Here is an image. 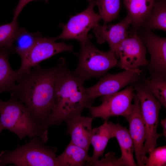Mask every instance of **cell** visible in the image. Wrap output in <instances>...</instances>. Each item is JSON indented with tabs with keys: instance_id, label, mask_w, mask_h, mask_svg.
Returning a JSON list of instances; mask_svg holds the SVG:
<instances>
[{
	"instance_id": "obj_1",
	"label": "cell",
	"mask_w": 166,
	"mask_h": 166,
	"mask_svg": "<svg viewBox=\"0 0 166 166\" xmlns=\"http://www.w3.org/2000/svg\"><path fill=\"white\" fill-rule=\"evenodd\" d=\"M58 70V64L51 68H43L39 65L33 67L21 75L11 94V97L25 105L36 122L45 126L54 107Z\"/></svg>"
},
{
	"instance_id": "obj_2",
	"label": "cell",
	"mask_w": 166,
	"mask_h": 166,
	"mask_svg": "<svg viewBox=\"0 0 166 166\" xmlns=\"http://www.w3.org/2000/svg\"><path fill=\"white\" fill-rule=\"evenodd\" d=\"M55 88V106L45 126L60 125L73 116L81 114L93 101L84 86V81L69 69L65 60L61 58Z\"/></svg>"
},
{
	"instance_id": "obj_3",
	"label": "cell",
	"mask_w": 166,
	"mask_h": 166,
	"mask_svg": "<svg viewBox=\"0 0 166 166\" xmlns=\"http://www.w3.org/2000/svg\"><path fill=\"white\" fill-rule=\"evenodd\" d=\"M0 125L2 130H9L20 140L28 136L39 137L45 143L48 140V128L36 122L25 105L12 97L0 100Z\"/></svg>"
},
{
	"instance_id": "obj_4",
	"label": "cell",
	"mask_w": 166,
	"mask_h": 166,
	"mask_svg": "<svg viewBox=\"0 0 166 166\" xmlns=\"http://www.w3.org/2000/svg\"><path fill=\"white\" fill-rule=\"evenodd\" d=\"M40 138L33 137L23 145L0 154V166L14 164L16 166H56L57 148L45 145Z\"/></svg>"
},
{
	"instance_id": "obj_5",
	"label": "cell",
	"mask_w": 166,
	"mask_h": 166,
	"mask_svg": "<svg viewBox=\"0 0 166 166\" xmlns=\"http://www.w3.org/2000/svg\"><path fill=\"white\" fill-rule=\"evenodd\" d=\"M81 45L80 51L75 53L78 64L72 72L84 81L92 78H101L111 68L118 66L117 59L110 50H100L90 41Z\"/></svg>"
},
{
	"instance_id": "obj_6",
	"label": "cell",
	"mask_w": 166,
	"mask_h": 166,
	"mask_svg": "<svg viewBox=\"0 0 166 166\" xmlns=\"http://www.w3.org/2000/svg\"><path fill=\"white\" fill-rule=\"evenodd\" d=\"M144 79L143 78L133 84L147 130L146 138L140 153L142 162L147 153L156 147L157 140L162 136L157 132L161 105L148 89Z\"/></svg>"
},
{
	"instance_id": "obj_7",
	"label": "cell",
	"mask_w": 166,
	"mask_h": 166,
	"mask_svg": "<svg viewBox=\"0 0 166 166\" xmlns=\"http://www.w3.org/2000/svg\"><path fill=\"white\" fill-rule=\"evenodd\" d=\"M136 94L133 84L123 90L101 96V104L87 107L93 118L99 117L107 121L112 116H122L126 118L131 113L133 106L132 101Z\"/></svg>"
},
{
	"instance_id": "obj_8",
	"label": "cell",
	"mask_w": 166,
	"mask_h": 166,
	"mask_svg": "<svg viewBox=\"0 0 166 166\" xmlns=\"http://www.w3.org/2000/svg\"><path fill=\"white\" fill-rule=\"evenodd\" d=\"M89 2L87 8L81 12L71 16L65 24L61 23L60 26L63 30L61 34L55 38L56 40L75 39L81 45L90 41L92 36L89 34V31L99 24L101 18L93 10L96 5L95 0H87Z\"/></svg>"
},
{
	"instance_id": "obj_9",
	"label": "cell",
	"mask_w": 166,
	"mask_h": 166,
	"mask_svg": "<svg viewBox=\"0 0 166 166\" xmlns=\"http://www.w3.org/2000/svg\"><path fill=\"white\" fill-rule=\"evenodd\" d=\"M55 38L42 36L34 46L21 57V64L17 70L21 75L52 56L65 51H72L73 45L64 42H57Z\"/></svg>"
},
{
	"instance_id": "obj_10",
	"label": "cell",
	"mask_w": 166,
	"mask_h": 166,
	"mask_svg": "<svg viewBox=\"0 0 166 166\" xmlns=\"http://www.w3.org/2000/svg\"><path fill=\"white\" fill-rule=\"evenodd\" d=\"M143 70L141 69L124 70L116 73L106 74L100 78L98 82L85 89L93 101L96 98L119 91L129 85L140 80Z\"/></svg>"
},
{
	"instance_id": "obj_11",
	"label": "cell",
	"mask_w": 166,
	"mask_h": 166,
	"mask_svg": "<svg viewBox=\"0 0 166 166\" xmlns=\"http://www.w3.org/2000/svg\"><path fill=\"white\" fill-rule=\"evenodd\" d=\"M146 49L141 38L134 31L121 43L118 50V66L124 70L140 69L147 66Z\"/></svg>"
},
{
	"instance_id": "obj_12",
	"label": "cell",
	"mask_w": 166,
	"mask_h": 166,
	"mask_svg": "<svg viewBox=\"0 0 166 166\" xmlns=\"http://www.w3.org/2000/svg\"><path fill=\"white\" fill-rule=\"evenodd\" d=\"M139 36L150 56L147 65L150 74L166 77V38L146 29Z\"/></svg>"
},
{
	"instance_id": "obj_13",
	"label": "cell",
	"mask_w": 166,
	"mask_h": 166,
	"mask_svg": "<svg viewBox=\"0 0 166 166\" xmlns=\"http://www.w3.org/2000/svg\"><path fill=\"white\" fill-rule=\"evenodd\" d=\"M131 20L127 15L119 22L107 25H98L93 28V32L97 39V42L101 44L107 42L109 43L110 50L118 58V50L121 42L128 36V29L131 24Z\"/></svg>"
},
{
	"instance_id": "obj_14",
	"label": "cell",
	"mask_w": 166,
	"mask_h": 166,
	"mask_svg": "<svg viewBox=\"0 0 166 166\" xmlns=\"http://www.w3.org/2000/svg\"><path fill=\"white\" fill-rule=\"evenodd\" d=\"M132 111L126 118L129 124V132L132 139L136 164L144 166L140 158V153L147 136V130L143 117L139 99L135 94Z\"/></svg>"
},
{
	"instance_id": "obj_15",
	"label": "cell",
	"mask_w": 166,
	"mask_h": 166,
	"mask_svg": "<svg viewBox=\"0 0 166 166\" xmlns=\"http://www.w3.org/2000/svg\"><path fill=\"white\" fill-rule=\"evenodd\" d=\"M93 118L78 114L71 117L65 122L67 126L66 133L71 137L70 141L88 151L93 128Z\"/></svg>"
},
{
	"instance_id": "obj_16",
	"label": "cell",
	"mask_w": 166,
	"mask_h": 166,
	"mask_svg": "<svg viewBox=\"0 0 166 166\" xmlns=\"http://www.w3.org/2000/svg\"><path fill=\"white\" fill-rule=\"evenodd\" d=\"M115 124L108 121L93 128L90 142L93 147V153L90 162L86 165L91 166L93 162L103 156L109 140L115 137Z\"/></svg>"
},
{
	"instance_id": "obj_17",
	"label": "cell",
	"mask_w": 166,
	"mask_h": 166,
	"mask_svg": "<svg viewBox=\"0 0 166 166\" xmlns=\"http://www.w3.org/2000/svg\"><path fill=\"white\" fill-rule=\"evenodd\" d=\"M154 0H123L134 31H137L149 18Z\"/></svg>"
},
{
	"instance_id": "obj_18",
	"label": "cell",
	"mask_w": 166,
	"mask_h": 166,
	"mask_svg": "<svg viewBox=\"0 0 166 166\" xmlns=\"http://www.w3.org/2000/svg\"><path fill=\"white\" fill-rule=\"evenodd\" d=\"M12 53L6 48L0 50V94L6 91H12L21 75L11 67L9 57Z\"/></svg>"
},
{
	"instance_id": "obj_19",
	"label": "cell",
	"mask_w": 166,
	"mask_h": 166,
	"mask_svg": "<svg viewBox=\"0 0 166 166\" xmlns=\"http://www.w3.org/2000/svg\"><path fill=\"white\" fill-rule=\"evenodd\" d=\"M90 159L88 151L70 141L62 153L57 156L56 166H82Z\"/></svg>"
},
{
	"instance_id": "obj_20",
	"label": "cell",
	"mask_w": 166,
	"mask_h": 166,
	"mask_svg": "<svg viewBox=\"0 0 166 166\" xmlns=\"http://www.w3.org/2000/svg\"><path fill=\"white\" fill-rule=\"evenodd\" d=\"M115 137L120 147L121 154L119 158L124 166H136L133 156V143L129 130L119 124H115Z\"/></svg>"
},
{
	"instance_id": "obj_21",
	"label": "cell",
	"mask_w": 166,
	"mask_h": 166,
	"mask_svg": "<svg viewBox=\"0 0 166 166\" xmlns=\"http://www.w3.org/2000/svg\"><path fill=\"white\" fill-rule=\"evenodd\" d=\"M166 22V0H154L151 15L142 27L150 30L159 29L165 31Z\"/></svg>"
},
{
	"instance_id": "obj_22",
	"label": "cell",
	"mask_w": 166,
	"mask_h": 166,
	"mask_svg": "<svg viewBox=\"0 0 166 166\" xmlns=\"http://www.w3.org/2000/svg\"><path fill=\"white\" fill-rule=\"evenodd\" d=\"M42 36L40 32L30 33L23 27L14 42L12 52H15L21 57L25 55Z\"/></svg>"
},
{
	"instance_id": "obj_23",
	"label": "cell",
	"mask_w": 166,
	"mask_h": 166,
	"mask_svg": "<svg viewBox=\"0 0 166 166\" xmlns=\"http://www.w3.org/2000/svg\"><path fill=\"white\" fill-rule=\"evenodd\" d=\"M23 27H20L17 20L0 25V50L6 48L12 52L13 42Z\"/></svg>"
},
{
	"instance_id": "obj_24",
	"label": "cell",
	"mask_w": 166,
	"mask_h": 166,
	"mask_svg": "<svg viewBox=\"0 0 166 166\" xmlns=\"http://www.w3.org/2000/svg\"><path fill=\"white\" fill-rule=\"evenodd\" d=\"M144 82L148 89L161 105L166 107V77L151 75Z\"/></svg>"
},
{
	"instance_id": "obj_25",
	"label": "cell",
	"mask_w": 166,
	"mask_h": 166,
	"mask_svg": "<svg viewBox=\"0 0 166 166\" xmlns=\"http://www.w3.org/2000/svg\"><path fill=\"white\" fill-rule=\"evenodd\" d=\"M99 15L106 24L117 18L121 7V0H95Z\"/></svg>"
},
{
	"instance_id": "obj_26",
	"label": "cell",
	"mask_w": 166,
	"mask_h": 166,
	"mask_svg": "<svg viewBox=\"0 0 166 166\" xmlns=\"http://www.w3.org/2000/svg\"><path fill=\"white\" fill-rule=\"evenodd\" d=\"M142 161L144 166H165L166 165V146L155 148L148 153Z\"/></svg>"
},
{
	"instance_id": "obj_27",
	"label": "cell",
	"mask_w": 166,
	"mask_h": 166,
	"mask_svg": "<svg viewBox=\"0 0 166 166\" xmlns=\"http://www.w3.org/2000/svg\"><path fill=\"white\" fill-rule=\"evenodd\" d=\"M91 166H122L124 165L119 158L117 157L113 152H109L105 157L93 162Z\"/></svg>"
},
{
	"instance_id": "obj_28",
	"label": "cell",
	"mask_w": 166,
	"mask_h": 166,
	"mask_svg": "<svg viewBox=\"0 0 166 166\" xmlns=\"http://www.w3.org/2000/svg\"><path fill=\"white\" fill-rule=\"evenodd\" d=\"M36 0H19V2L14 10V16L13 20H17V18L22 9L28 3ZM47 2L48 0H45Z\"/></svg>"
},
{
	"instance_id": "obj_29",
	"label": "cell",
	"mask_w": 166,
	"mask_h": 166,
	"mask_svg": "<svg viewBox=\"0 0 166 166\" xmlns=\"http://www.w3.org/2000/svg\"><path fill=\"white\" fill-rule=\"evenodd\" d=\"M161 125L162 126L163 131V133L162 134V136H164L165 137H166V119L162 120L161 121Z\"/></svg>"
},
{
	"instance_id": "obj_30",
	"label": "cell",
	"mask_w": 166,
	"mask_h": 166,
	"mask_svg": "<svg viewBox=\"0 0 166 166\" xmlns=\"http://www.w3.org/2000/svg\"><path fill=\"white\" fill-rule=\"evenodd\" d=\"M2 130L0 125V133L1 132V131Z\"/></svg>"
}]
</instances>
